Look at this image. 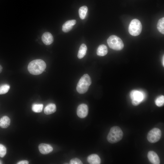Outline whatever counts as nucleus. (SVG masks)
I'll list each match as a JSON object with an SVG mask.
<instances>
[{"label":"nucleus","mask_w":164,"mask_h":164,"mask_svg":"<svg viewBox=\"0 0 164 164\" xmlns=\"http://www.w3.org/2000/svg\"><path fill=\"white\" fill-rule=\"evenodd\" d=\"M46 64L41 59H36L31 61L28 66V70L31 74L38 75L42 73L45 70Z\"/></svg>","instance_id":"f257e3e1"},{"label":"nucleus","mask_w":164,"mask_h":164,"mask_svg":"<svg viewBox=\"0 0 164 164\" xmlns=\"http://www.w3.org/2000/svg\"><path fill=\"white\" fill-rule=\"evenodd\" d=\"M123 132L121 128L118 126H114L111 128L107 136L108 141L111 143H117L123 138Z\"/></svg>","instance_id":"f03ea898"},{"label":"nucleus","mask_w":164,"mask_h":164,"mask_svg":"<svg viewBox=\"0 0 164 164\" xmlns=\"http://www.w3.org/2000/svg\"><path fill=\"white\" fill-rule=\"evenodd\" d=\"M91 83L90 76L87 74H85L78 81L76 87L77 91L80 94H84L87 91Z\"/></svg>","instance_id":"7ed1b4c3"},{"label":"nucleus","mask_w":164,"mask_h":164,"mask_svg":"<svg viewBox=\"0 0 164 164\" xmlns=\"http://www.w3.org/2000/svg\"><path fill=\"white\" fill-rule=\"evenodd\" d=\"M107 42L109 47L115 50H121L124 46L122 40L115 35H112L110 36L108 38Z\"/></svg>","instance_id":"20e7f679"},{"label":"nucleus","mask_w":164,"mask_h":164,"mask_svg":"<svg viewBox=\"0 0 164 164\" xmlns=\"http://www.w3.org/2000/svg\"><path fill=\"white\" fill-rule=\"evenodd\" d=\"M142 25L140 21L134 19L130 22L128 27V32L130 35L136 36L139 35L142 30Z\"/></svg>","instance_id":"39448f33"},{"label":"nucleus","mask_w":164,"mask_h":164,"mask_svg":"<svg viewBox=\"0 0 164 164\" xmlns=\"http://www.w3.org/2000/svg\"><path fill=\"white\" fill-rule=\"evenodd\" d=\"M161 135V132L160 129L157 128H154L148 133L147 138L149 142L154 143L160 140Z\"/></svg>","instance_id":"423d86ee"},{"label":"nucleus","mask_w":164,"mask_h":164,"mask_svg":"<svg viewBox=\"0 0 164 164\" xmlns=\"http://www.w3.org/2000/svg\"><path fill=\"white\" fill-rule=\"evenodd\" d=\"M88 108L87 105L84 104H80L77 109V113L78 116L81 118H84L87 115Z\"/></svg>","instance_id":"0eeeda50"},{"label":"nucleus","mask_w":164,"mask_h":164,"mask_svg":"<svg viewBox=\"0 0 164 164\" xmlns=\"http://www.w3.org/2000/svg\"><path fill=\"white\" fill-rule=\"evenodd\" d=\"M143 92L137 90L132 91L130 93V97L132 100H135L141 102L144 98Z\"/></svg>","instance_id":"6e6552de"},{"label":"nucleus","mask_w":164,"mask_h":164,"mask_svg":"<svg viewBox=\"0 0 164 164\" xmlns=\"http://www.w3.org/2000/svg\"><path fill=\"white\" fill-rule=\"evenodd\" d=\"M147 157L150 162L153 164H159V158L157 153L153 151H149L148 153Z\"/></svg>","instance_id":"1a4fd4ad"},{"label":"nucleus","mask_w":164,"mask_h":164,"mask_svg":"<svg viewBox=\"0 0 164 164\" xmlns=\"http://www.w3.org/2000/svg\"><path fill=\"white\" fill-rule=\"evenodd\" d=\"M38 149L40 153L43 154H48L51 152L53 149L51 145L46 143L40 144Z\"/></svg>","instance_id":"9d476101"},{"label":"nucleus","mask_w":164,"mask_h":164,"mask_svg":"<svg viewBox=\"0 0 164 164\" xmlns=\"http://www.w3.org/2000/svg\"><path fill=\"white\" fill-rule=\"evenodd\" d=\"M42 40L44 44L46 45H50L53 41V38L52 34L49 32L44 33L42 36Z\"/></svg>","instance_id":"9b49d317"},{"label":"nucleus","mask_w":164,"mask_h":164,"mask_svg":"<svg viewBox=\"0 0 164 164\" xmlns=\"http://www.w3.org/2000/svg\"><path fill=\"white\" fill-rule=\"evenodd\" d=\"M76 20L74 19L69 20L66 21L62 26L63 31L65 32L69 31L72 29L73 26L76 24Z\"/></svg>","instance_id":"f8f14e48"},{"label":"nucleus","mask_w":164,"mask_h":164,"mask_svg":"<svg viewBox=\"0 0 164 164\" xmlns=\"http://www.w3.org/2000/svg\"><path fill=\"white\" fill-rule=\"evenodd\" d=\"M87 160L91 164H99L101 162L99 157L96 154H92L89 155L87 157Z\"/></svg>","instance_id":"ddd939ff"},{"label":"nucleus","mask_w":164,"mask_h":164,"mask_svg":"<svg viewBox=\"0 0 164 164\" xmlns=\"http://www.w3.org/2000/svg\"><path fill=\"white\" fill-rule=\"evenodd\" d=\"M56 109V105L53 103H50L44 109V112L46 114H50L54 113Z\"/></svg>","instance_id":"4468645a"},{"label":"nucleus","mask_w":164,"mask_h":164,"mask_svg":"<svg viewBox=\"0 0 164 164\" xmlns=\"http://www.w3.org/2000/svg\"><path fill=\"white\" fill-rule=\"evenodd\" d=\"M10 120L6 116H3L0 119V127L2 128H6L10 125Z\"/></svg>","instance_id":"2eb2a0df"},{"label":"nucleus","mask_w":164,"mask_h":164,"mask_svg":"<svg viewBox=\"0 0 164 164\" xmlns=\"http://www.w3.org/2000/svg\"><path fill=\"white\" fill-rule=\"evenodd\" d=\"M108 52V48L104 44L100 45L97 50V54L99 56H104L106 55Z\"/></svg>","instance_id":"dca6fc26"},{"label":"nucleus","mask_w":164,"mask_h":164,"mask_svg":"<svg viewBox=\"0 0 164 164\" xmlns=\"http://www.w3.org/2000/svg\"><path fill=\"white\" fill-rule=\"evenodd\" d=\"M87 48L86 45L82 44L80 46L77 54V57L79 59L82 58L85 55Z\"/></svg>","instance_id":"f3484780"},{"label":"nucleus","mask_w":164,"mask_h":164,"mask_svg":"<svg viewBox=\"0 0 164 164\" xmlns=\"http://www.w3.org/2000/svg\"><path fill=\"white\" fill-rule=\"evenodd\" d=\"M88 8L86 6L80 7L79 9V17L81 19H84L86 16Z\"/></svg>","instance_id":"a211bd4d"},{"label":"nucleus","mask_w":164,"mask_h":164,"mask_svg":"<svg viewBox=\"0 0 164 164\" xmlns=\"http://www.w3.org/2000/svg\"><path fill=\"white\" fill-rule=\"evenodd\" d=\"M157 28L159 32L164 34V18L160 19L157 24Z\"/></svg>","instance_id":"6ab92c4d"},{"label":"nucleus","mask_w":164,"mask_h":164,"mask_svg":"<svg viewBox=\"0 0 164 164\" xmlns=\"http://www.w3.org/2000/svg\"><path fill=\"white\" fill-rule=\"evenodd\" d=\"M43 108V105L42 104H35L32 105V110L35 112L39 113L42 111Z\"/></svg>","instance_id":"aec40b11"},{"label":"nucleus","mask_w":164,"mask_h":164,"mask_svg":"<svg viewBox=\"0 0 164 164\" xmlns=\"http://www.w3.org/2000/svg\"><path fill=\"white\" fill-rule=\"evenodd\" d=\"M155 104L158 107H161L164 104V96L161 95L158 97L155 101Z\"/></svg>","instance_id":"412c9836"},{"label":"nucleus","mask_w":164,"mask_h":164,"mask_svg":"<svg viewBox=\"0 0 164 164\" xmlns=\"http://www.w3.org/2000/svg\"><path fill=\"white\" fill-rule=\"evenodd\" d=\"M10 87L7 84H2L0 86V94H6L9 91Z\"/></svg>","instance_id":"4be33fe9"},{"label":"nucleus","mask_w":164,"mask_h":164,"mask_svg":"<svg viewBox=\"0 0 164 164\" xmlns=\"http://www.w3.org/2000/svg\"><path fill=\"white\" fill-rule=\"evenodd\" d=\"M6 153V149L3 145L0 144V157H3Z\"/></svg>","instance_id":"5701e85b"},{"label":"nucleus","mask_w":164,"mask_h":164,"mask_svg":"<svg viewBox=\"0 0 164 164\" xmlns=\"http://www.w3.org/2000/svg\"><path fill=\"white\" fill-rule=\"evenodd\" d=\"M70 164H83L81 161L78 158H74L71 159L70 161Z\"/></svg>","instance_id":"b1692460"},{"label":"nucleus","mask_w":164,"mask_h":164,"mask_svg":"<svg viewBox=\"0 0 164 164\" xmlns=\"http://www.w3.org/2000/svg\"><path fill=\"white\" fill-rule=\"evenodd\" d=\"M141 102L135 100H132V103L134 106H137Z\"/></svg>","instance_id":"393cba45"},{"label":"nucleus","mask_w":164,"mask_h":164,"mask_svg":"<svg viewBox=\"0 0 164 164\" xmlns=\"http://www.w3.org/2000/svg\"><path fill=\"white\" fill-rule=\"evenodd\" d=\"M29 163V162L26 160H23L20 161L18 162L17 164H28Z\"/></svg>","instance_id":"a878e982"},{"label":"nucleus","mask_w":164,"mask_h":164,"mask_svg":"<svg viewBox=\"0 0 164 164\" xmlns=\"http://www.w3.org/2000/svg\"><path fill=\"white\" fill-rule=\"evenodd\" d=\"M164 55L163 56H162V64L163 65V66H164Z\"/></svg>","instance_id":"bb28decb"},{"label":"nucleus","mask_w":164,"mask_h":164,"mask_svg":"<svg viewBox=\"0 0 164 164\" xmlns=\"http://www.w3.org/2000/svg\"><path fill=\"white\" fill-rule=\"evenodd\" d=\"M2 70V67L1 65H0V73H1Z\"/></svg>","instance_id":"cd10ccee"},{"label":"nucleus","mask_w":164,"mask_h":164,"mask_svg":"<svg viewBox=\"0 0 164 164\" xmlns=\"http://www.w3.org/2000/svg\"><path fill=\"white\" fill-rule=\"evenodd\" d=\"M2 162L0 160V164H2Z\"/></svg>","instance_id":"c85d7f7f"}]
</instances>
